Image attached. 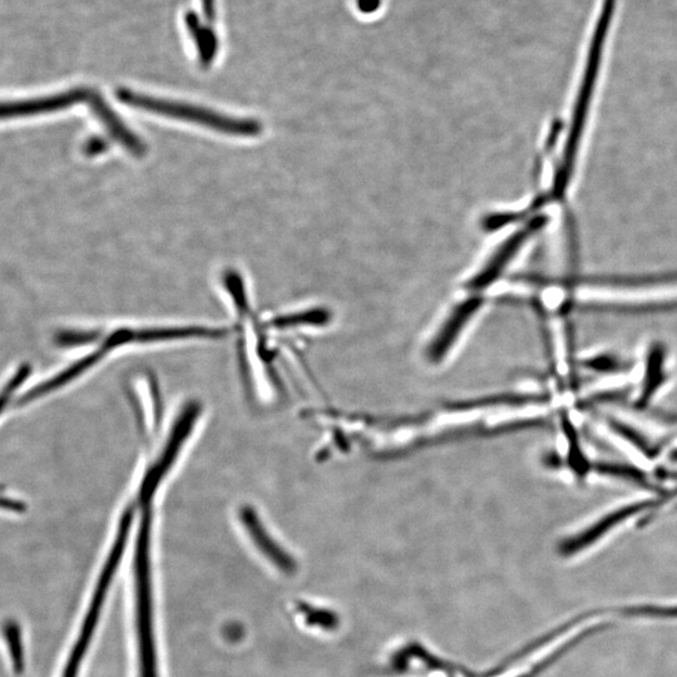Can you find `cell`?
<instances>
[{"label":"cell","instance_id":"1","mask_svg":"<svg viewBox=\"0 0 677 677\" xmlns=\"http://www.w3.org/2000/svg\"><path fill=\"white\" fill-rule=\"evenodd\" d=\"M117 98L125 105L137 108V110L156 113V115L175 118V120L197 123V125L227 133V135L254 137L260 135L263 131V127L258 121L227 117L219 112L211 111L209 108L161 100V98L141 95V93L126 90V88H120L117 91Z\"/></svg>","mask_w":677,"mask_h":677},{"label":"cell","instance_id":"2","mask_svg":"<svg viewBox=\"0 0 677 677\" xmlns=\"http://www.w3.org/2000/svg\"><path fill=\"white\" fill-rule=\"evenodd\" d=\"M151 521L143 517L138 533L135 573L138 654L141 677H158L155 635H153L152 581H151Z\"/></svg>","mask_w":677,"mask_h":677},{"label":"cell","instance_id":"3","mask_svg":"<svg viewBox=\"0 0 677 677\" xmlns=\"http://www.w3.org/2000/svg\"><path fill=\"white\" fill-rule=\"evenodd\" d=\"M615 7L616 0L602 2L600 16L592 33L590 49H588L585 73H583L580 91H578L575 113H573L570 137H568L566 146L568 152H576L578 142H580L583 123H585L586 113L590 107L592 95H594L597 77H599L602 52H604L607 34H609L612 18H614Z\"/></svg>","mask_w":677,"mask_h":677},{"label":"cell","instance_id":"4","mask_svg":"<svg viewBox=\"0 0 677 677\" xmlns=\"http://www.w3.org/2000/svg\"><path fill=\"white\" fill-rule=\"evenodd\" d=\"M118 570L116 562L107 561L103 567L100 580H98L95 595L91 601L90 609H88L86 619H84L81 632L76 644H74L71 656H69L66 670H64L63 677H77L84 655L88 650L92 641V636L95 634L98 620L102 611L103 602L106 600L108 590H110L113 576Z\"/></svg>","mask_w":677,"mask_h":677},{"label":"cell","instance_id":"5","mask_svg":"<svg viewBox=\"0 0 677 677\" xmlns=\"http://www.w3.org/2000/svg\"><path fill=\"white\" fill-rule=\"evenodd\" d=\"M91 90L88 88H73L71 91L58 95L33 98V100L0 102V120L31 117L67 110L78 103L87 102Z\"/></svg>","mask_w":677,"mask_h":677},{"label":"cell","instance_id":"6","mask_svg":"<svg viewBox=\"0 0 677 677\" xmlns=\"http://www.w3.org/2000/svg\"><path fill=\"white\" fill-rule=\"evenodd\" d=\"M87 102L88 105H90L92 112L95 113V116L98 118V121L105 126L113 140L121 143V145L125 147L128 152H131L132 155L137 157L145 155L147 152L145 143H143L141 138L137 137V135L121 121V118L117 116V113L113 112L112 108L108 106V103L103 100L100 93L91 90Z\"/></svg>","mask_w":677,"mask_h":677},{"label":"cell","instance_id":"7","mask_svg":"<svg viewBox=\"0 0 677 677\" xmlns=\"http://www.w3.org/2000/svg\"><path fill=\"white\" fill-rule=\"evenodd\" d=\"M241 521L251 540L258 546L259 550L269 558L275 566H278L281 571L291 573L295 571V562L288 552H285L278 542L273 540L269 532L265 530L263 523L260 522L259 516L251 508H244L241 512Z\"/></svg>","mask_w":677,"mask_h":677},{"label":"cell","instance_id":"8","mask_svg":"<svg viewBox=\"0 0 677 677\" xmlns=\"http://www.w3.org/2000/svg\"><path fill=\"white\" fill-rule=\"evenodd\" d=\"M110 352L111 350L106 348L105 345L102 344V347L100 349H97L95 350V352L91 353L90 355H87L86 358L78 360L76 364H73L72 367H69L68 369L64 370V372H62L61 374H58L57 377L49 379L47 380V382L39 384L38 387L29 390V392L26 395H24V397L19 399L18 405L31 403L33 402V400L41 398L43 397V395H46L48 393L53 392V390H57L63 387L64 384L72 382L73 379L78 378L79 375L83 374L84 372H87L88 369H91L93 365L100 363L101 360L105 358L106 355Z\"/></svg>","mask_w":677,"mask_h":677},{"label":"cell","instance_id":"9","mask_svg":"<svg viewBox=\"0 0 677 677\" xmlns=\"http://www.w3.org/2000/svg\"><path fill=\"white\" fill-rule=\"evenodd\" d=\"M588 299L599 303L650 304L677 300V289L604 290L591 291Z\"/></svg>","mask_w":677,"mask_h":677},{"label":"cell","instance_id":"10","mask_svg":"<svg viewBox=\"0 0 677 677\" xmlns=\"http://www.w3.org/2000/svg\"><path fill=\"white\" fill-rule=\"evenodd\" d=\"M185 23L191 38L194 39L202 66L209 67L214 62L217 49H219L216 33L192 12L186 14Z\"/></svg>","mask_w":677,"mask_h":677},{"label":"cell","instance_id":"11","mask_svg":"<svg viewBox=\"0 0 677 677\" xmlns=\"http://www.w3.org/2000/svg\"><path fill=\"white\" fill-rule=\"evenodd\" d=\"M538 225H540V221L537 220L536 224L531 225L530 229L522 231L516 237H513V239L508 242V246H504L503 249L499 251L497 258L489 264V268L479 276V279L476 280V286H482L489 283V281L502 270L503 264L511 259V255L518 249V246L522 244V241L526 239V236L530 234L532 230L537 229Z\"/></svg>","mask_w":677,"mask_h":677},{"label":"cell","instance_id":"12","mask_svg":"<svg viewBox=\"0 0 677 677\" xmlns=\"http://www.w3.org/2000/svg\"><path fill=\"white\" fill-rule=\"evenodd\" d=\"M621 614L629 617H644V619L677 620V605H639L626 607Z\"/></svg>","mask_w":677,"mask_h":677},{"label":"cell","instance_id":"13","mask_svg":"<svg viewBox=\"0 0 677 677\" xmlns=\"http://www.w3.org/2000/svg\"><path fill=\"white\" fill-rule=\"evenodd\" d=\"M224 284L227 290H229L232 299H234L239 313H246V311L249 310V306H247L246 291L240 274L234 270L227 271V273L224 275Z\"/></svg>","mask_w":677,"mask_h":677},{"label":"cell","instance_id":"14","mask_svg":"<svg viewBox=\"0 0 677 677\" xmlns=\"http://www.w3.org/2000/svg\"><path fill=\"white\" fill-rule=\"evenodd\" d=\"M325 320L326 316L323 311L314 310L299 315L281 316V318L271 321V325H273L274 328L284 329L298 324H318Z\"/></svg>","mask_w":677,"mask_h":677},{"label":"cell","instance_id":"15","mask_svg":"<svg viewBox=\"0 0 677 677\" xmlns=\"http://www.w3.org/2000/svg\"><path fill=\"white\" fill-rule=\"evenodd\" d=\"M98 339V333L95 331H61L56 336V343L59 347L71 348L78 347V345L90 344Z\"/></svg>","mask_w":677,"mask_h":677},{"label":"cell","instance_id":"16","mask_svg":"<svg viewBox=\"0 0 677 677\" xmlns=\"http://www.w3.org/2000/svg\"><path fill=\"white\" fill-rule=\"evenodd\" d=\"M31 370L32 369L29 367V365H23V367L18 370L17 374L14 375L7 387L4 388L3 392L0 393V412H2L4 407H6L8 400L11 399L12 394L16 392V390L19 388V385H21L24 380L29 377Z\"/></svg>","mask_w":677,"mask_h":677},{"label":"cell","instance_id":"17","mask_svg":"<svg viewBox=\"0 0 677 677\" xmlns=\"http://www.w3.org/2000/svg\"><path fill=\"white\" fill-rule=\"evenodd\" d=\"M305 616L308 617L310 624L326 626V629L329 627H334L336 625V619L334 615L329 614L328 611H319V610H304Z\"/></svg>","mask_w":677,"mask_h":677},{"label":"cell","instance_id":"18","mask_svg":"<svg viewBox=\"0 0 677 677\" xmlns=\"http://www.w3.org/2000/svg\"><path fill=\"white\" fill-rule=\"evenodd\" d=\"M107 150V143L101 137H91L84 143L82 151L88 157L98 156Z\"/></svg>","mask_w":677,"mask_h":677},{"label":"cell","instance_id":"19","mask_svg":"<svg viewBox=\"0 0 677 677\" xmlns=\"http://www.w3.org/2000/svg\"><path fill=\"white\" fill-rule=\"evenodd\" d=\"M0 508L2 510L11 511V512H24L26 511V506L22 502L14 501V499L6 498L0 496Z\"/></svg>","mask_w":677,"mask_h":677},{"label":"cell","instance_id":"20","mask_svg":"<svg viewBox=\"0 0 677 677\" xmlns=\"http://www.w3.org/2000/svg\"><path fill=\"white\" fill-rule=\"evenodd\" d=\"M358 7L364 13H373L378 11L380 0H358Z\"/></svg>","mask_w":677,"mask_h":677},{"label":"cell","instance_id":"21","mask_svg":"<svg viewBox=\"0 0 677 677\" xmlns=\"http://www.w3.org/2000/svg\"><path fill=\"white\" fill-rule=\"evenodd\" d=\"M202 9L210 23L215 21V0H202Z\"/></svg>","mask_w":677,"mask_h":677}]
</instances>
